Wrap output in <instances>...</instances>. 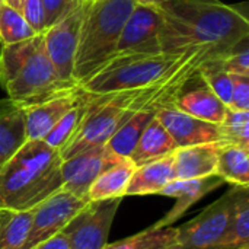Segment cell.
<instances>
[{
	"instance_id": "obj_1",
	"label": "cell",
	"mask_w": 249,
	"mask_h": 249,
	"mask_svg": "<svg viewBox=\"0 0 249 249\" xmlns=\"http://www.w3.org/2000/svg\"><path fill=\"white\" fill-rule=\"evenodd\" d=\"M159 9L162 53L181 54L197 48H213L228 54L249 38L247 12L220 0H169Z\"/></svg>"
},
{
	"instance_id": "obj_2",
	"label": "cell",
	"mask_w": 249,
	"mask_h": 249,
	"mask_svg": "<svg viewBox=\"0 0 249 249\" xmlns=\"http://www.w3.org/2000/svg\"><path fill=\"white\" fill-rule=\"evenodd\" d=\"M63 158L42 140H26L0 166V209L28 212L63 190Z\"/></svg>"
},
{
	"instance_id": "obj_3",
	"label": "cell",
	"mask_w": 249,
	"mask_h": 249,
	"mask_svg": "<svg viewBox=\"0 0 249 249\" xmlns=\"http://www.w3.org/2000/svg\"><path fill=\"white\" fill-rule=\"evenodd\" d=\"M0 85L7 98L23 108L77 88L60 80L47 54L42 32L20 42L1 45Z\"/></svg>"
},
{
	"instance_id": "obj_4",
	"label": "cell",
	"mask_w": 249,
	"mask_h": 249,
	"mask_svg": "<svg viewBox=\"0 0 249 249\" xmlns=\"http://www.w3.org/2000/svg\"><path fill=\"white\" fill-rule=\"evenodd\" d=\"M225 54L213 48H197L181 54H123L114 55L79 88L92 95L146 88L178 71Z\"/></svg>"
},
{
	"instance_id": "obj_5",
	"label": "cell",
	"mask_w": 249,
	"mask_h": 249,
	"mask_svg": "<svg viewBox=\"0 0 249 249\" xmlns=\"http://www.w3.org/2000/svg\"><path fill=\"white\" fill-rule=\"evenodd\" d=\"M133 0H88L74 54L73 82L80 86L114 57Z\"/></svg>"
},
{
	"instance_id": "obj_6",
	"label": "cell",
	"mask_w": 249,
	"mask_h": 249,
	"mask_svg": "<svg viewBox=\"0 0 249 249\" xmlns=\"http://www.w3.org/2000/svg\"><path fill=\"white\" fill-rule=\"evenodd\" d=\"M86 1L88 0H71L64 13L42 32L47 54L60 80L67 85H76L73 82L74 54L79 42Z\"/></svg>"
},
{
	"instance_id": "obj_7",
	"label": "cell",
	"mask_w": 249,
	"mask_h": 249,
	"mask_svg": "<svg viewBox=\"0 0 249 249\" xmlns=\"http://www.w3.org/2000/svg\"><path fill=\"white\" fill-rule=\"evenodd\" d=\"M238 185L223 194L200 214L178 228L177 242L171 249H214L223 236L235 204Z\"/></svg>"
},
{
	"instance_id": "obj_8",
	"label": "cell",
	"mask_w": 249,
	"mask_h": 249,
	"mask_svg": "<svg viewBox=\"0 0 249 249\" xmlns=\"http://www.w3.org/2000/svg\"><path fill=\"white\" fill-rule=\"evenodd\" d=\"M123 198L88 201L61 231L70 249H104Z\"/></svg>"
},
{
	"instance_id": "obj_9",
	"label": "cell",
	"mask_w": 249,
	"mask_h": 249,
	"mask_svg": "<svg viewBox=\"0 0 249 249\" xmlns=\"http://www.w3.org/2000/svg\"><path fill=\"white\" fill-rule=\"evenodd\" d=\"M83 200L66 190H60L32 210L31 229L23 249H32L42 241L61 232L67 223L85 207Z\"/></svg>"
},
{
	"instance_id": "obj_10",
	"label": "cell",
	"mask_w": 249,
	"mask_h": 249,
	"mask_svg": "<svg viewBox=\"0 0 249 249\" xmlns=\"http://www.w3.org/2000/svg\"><path fill=\"white\" fill-rule=\"evenodd\" d=\"M162 13L159 7L134 4L120 35L114 55L156 54L160 50Z\"/></svg>"
},
{
	"instance_id": "obj_11",
	"label": "cell",
	"mask_w": 249,
	"mask_h": 249,
	"mask_svg": "<svg viewBox=\"0 0 249 249\" xmlns=\"http://www.w3.org/2000/svg\"><path fill=\"white\" fill-rule=\"evenodd\" d=\"M123 160L125 159L112 153L107 146L88 149L73 158L64 159L61 165L63 190L88 200V191L93 181L102 172Z\"/></svg>"
},
{
	"instance_id": "obj_12",
	"label": "cell",
	"mask_w": 249,
	"mask_h": 249,
	"mask_svg": "<svg viewBox=\"0 0 249 249\" xmlns=\"http://www.w3.org/2000/svg\"><path fill=\"white\" fill-rule=\"evenodd\" d=\"M156 118L166 128L177 149L194 144L222 142V133L217 124L191 117L177 109L174 105L158 109Z\"/></svg>"
},
{
	"instance_id": "obj_13",
	"label": "cell",
	"mask_w": 249,
	"mask_h": 249,
	"mask_svg": "<svg viewBox=\"0 0 249 249\" xmlns=\"http://www.w3.org/2000/svg\"><path fill=\"white\" fill-rule=\"evenodd\" d=\"M174 107L191 117L220 125L228 107L214 95L198 70L184 83L174 101Z\"/></svg>"
},
{
	"instance_id": "obj_14",
	"label": "cell",
	"mask_w": 249,
	"mask_h": 249,
	"mask_svg": "<svg viewBox=\"0 0 249 249\" xmlns=\"http://www.w3.org/2000/svg\"><path fill=\"white\" fill-rule=\"evenodd\" d=\"M83 90L74 88L44 102L25 107V133L28 140H44L55 124L79 102Z\"/></svg>"
},
{
	"instance_id": "obj_15",
	"label": "cell",
	"mask_w": 249,
	"mask_h": 249,
	"mask_svg": "<svg viewBox=\"0 0 249 249\" xmlns=\"http://www.w3.org/2000/svg\"><path fill=\"white\" fill-rule=\"evenodd\" d=\"M223 184H225L223 179L217 177L216 174L204 177V178H197V179H174L159 193V196L172 197L177 200V203L165 214V217H162L159 222H156L150 228L163 229V228L172 226L179 217H182L187 213L188 209H191L193 204H196L204 196L217 190Z\"/></svg>"
},
{
	"instance_id": "obj_16",
	"label": "cell",
	"mask_w": 249,
	"mask_h": 249,
	"mask_svg": "<svg viewBox=\"0 0 249 249\" xmlns=\"http://www.w3.org/2000/svg\"><path fill=\"white\" fill-rule=\"evenodd\" d=\"M223 142L178 147L174 152L175 179H197L216 174L217 156Z\"/></svg>"
},
{
	"instance_id": "obj_17",
	"label": "cell",
	"mask_w": 249,
	"mask_h": 249,
	"mask_svg": "<svg viewBox=\"0 0 249 249\" xmlns=\"http://www.w3.org/2000/svg\"><path fill=\"white\" fill-rule=\"evenodd\" d=\"M174 179V153H171L160 159L136 166L127 185L125 196L159 194Z\"/></svg>"
},
{
	"instance_id": "obj_18",
	"label": "cell",
	"mask_w": 249,
	"mask_h": 249,
	"mask_svg": "<svg viewBox=\"0 0 249 249\" xmlns=\"http://www.w3.org/2000/svg\"><path fill=\"white\" fill-rule=\"evenodd\" d=\"M25 109L18 102L0 99V166L26 142Z\"/></svg>"
},
{
	"instance_id": "obj_19",
	"label": "cell",
	"mask_w": 249,
	"mask_h": 249,
	"mask_svg": "<svg viewBox=\"0 0 249 249\" xmlns=\"http://www.w3.org/2000/svg\"><path fill=\"white\" fill-rule=\"evenodd\" d=\"M175 150L177 146L172 137L155 115V118L142 133L134 150L130 155V160L134 163V166H140L147 162L168 156Z\"/></svg>"
},
{
	"instance_id": "obj_20",
	"label": "cell",
	"mask_w": 249,
	"mask_h": 249,
	"mask_svg": "<svg viewBox=\"0 0 249 249\" xmlns=\"http://www.w3.org/2000/svg\"><path fill=\"white\" fill-rule=\"evenodd\" d=\"M214 249H249V187H238L228 228Z\"/></svg>"
},
{
	"instance_id": "obj_21",
	"label": "cell",
	"mask_w": 249,
	"mask_h": 249,
	"mask_svg": "<svg viewBox=\"0 0 249 249\" xmlns=\"http://www.w3.org/2000/svg\"><path fill=\"white\" fill-rule=\"evenodd\" d=\"M158 109H160V108L152 105V107H146V108H142L140 111L134 112L114 133V136L108 140V143L105 146L117 156L130 159V155L134 150L142 133L144 131L147 124L155 118Z\"/></svg>"
},
{
	"instance_id": "obj_22",
	"label": "cell",
	"mask_w": 249,
	"mask_h": 249,
	"mask_svg": "<svg viewBox=\"0 0 249 249\" xmlns=\"http://www.w3.org/2000/svg\"><path fill=\"white\" fill-rule=\"evenodd\" d=\"M136 166L130 159H125L105 172H102L88 191L89 201H101L109 198L125 197V190Z\"/></svg>"
},
{
	"instance_id": "obj_23",
	"label": "cell",
	"mask_w": 249,
	"mask_h": 249,
	"mask_svg": "<svg viewBox=\"0 0 249 249\" xmlns=\"http://www.w3.org/2000/svg\"><path fill=\"white\" fill-rule=\"evenodd\" d=\"M216 175L223 182L249 187V149L223 142L217 156Z\"/></svg>"
},
{
	"instance_id": "obj_24",
	"label": "cell",
	"mask_w": 249,
	"mask_h": 249,
	"mask_svg": "<svg viewBox=\"0 0 249 249\" xmlns=\"http://www.w3.org/2000/svg\"><path fill=\"white\" fill-rule=\"evenodd\" d=\"M32 210L13 212L0 209V249H23L31 229Z\"/></svg>"
},
{
	"instance_id": "obj_25",
	"label": "cell",
	"mask_w": 249,
	"mask_h": 249,
	"mask_svg": "<svg viewBox=\"0 0 249 249\" xmlns=\"http://www.w3.org/2000/svg\"><path fill=\"white\" fill-rule=\"evenodd\" d=\"M89 98H90V93L83 90L79 102L55 124V127L45 136V139L42 142H45L50 147L61 152L64 149V146L71 140L74 133L79 130L82 120H83L86 109H88Z\"/></svg>"
},
{
	"instance_id": "obj_26",
	"label": "cell",
	"mask_w": 249,
	"mask_h": 249,
	"mask_svg": "<svg viewBox=\"0 0 249 249\" xmlns=\"http://www.w3.org/2000/svg\"><path fill=\"white\" fill-rule=\"evenodd\" d=\"M177 235L178 228H147L134 236L108 244L104 249H171L177 242Z\"/></svg>"
},
{
	"instance_id": "obj_27",
	"label": "cell",
	"mask_w": 249,
	"mask_h": 249,
	"mask_svg": "<svg viewBox=\"0 0 249 249\" xmlns=\"http://www.w3.org/2000/svg\"><path fill=\"white\" fill-rule=\"evenodd\" d=\"M36 35L28 25L20 10L3 3L0 6V42L1 45H10L25 41Z\"/></svg>"
},
{
	"instance_id": "obj_28",
	"label": "cell",
	"mask_w": 249,
	"mask_h": 249,
	"mask_svg": "<svg viewBox=\"0 0 249 249\" xmlns=\"http://www.w3.org/2000/svg\"><path fill=\"white\" fill-rule=\"evenodd\" d=\"M198 73L203 77V80L207 83V86L214 92V95L226 107H229L232 98V79L231 74L222 69L220 55L206 60L200 66Z\"/></svg>"
},
{
	"instance_id": "obj_29",
	"label": "cell",
	"mask_w": 249,
	"mask_h": 249,
	"mask_svg": "<svg viewBox=\"0 0 249 249\" xmlns=\"http://www.w3.org/2000/svg\"><path fill=\"white\" fill-rule=\"evenodd\" d=\"M222 142L249 149V111H236L228 108L220 123Z\"/></svg>"
},
{
	"instance_id": "obj_30",
	"label": "cell",
	"mask_w": 249,
	"mask_h": 249,
	"mask_svg": "<svg viewBox=\"0 0 249 249\" xmlns=\"http://www.w3.org/2000/svg\"><path fill=\"white\" fill-rule=\"evenodd\" d=\"M249 39V38H248ZM244 39L228 54L220 57L222 69L229 74L249 76V41Z\"/></svg>"
},
{
	"instance_id": "obj_31",
	"label": "cell",
	"mask_w": 249,
	"mask_h": 249,
	"mask_svg": "<svg viewBox=\"0 0 249 249\" xmlns=\"http://www.w3.org/2000/svg\"><path fill=\"white\" fill-rule=\"evenodd\" d=\"M232 98L228 108L236 111H249V76L231 74Z\"/></svg>"
},
{
	"instance_id": "obj_32",
	"label": "cell",
	"mask_w": 249,
	"mask_h": 249,
	"mask_svg": "<svg viewBox=\"0 0 249 249\" xmlns=\"http://www.w3.org/2000/svg\"><path fill=\"white\" fill-rule=\"evenodd\" d=\"M20 13L35 34H41L45 31V13L41 0H23L20 6Z\"/></svg>"
},
{
	"instance_id": "obj_33",
	"label": "cell",
	"mask_w": 249,
	"mask_h": 249,
	"mask_svg": "<svg viewBox=\"0 0 249 249\" xmlns=\"http://www.w3.org/2000/svg\"><path fill=\"white\" fill-rule=\"evenodd\" d=\"M41 1L45 13V25L48 28L64 13V10L67 9L71 0H41Z\"/></svg>"
},
{
	"instance_id": "obj_34",
	"label": "cell",
	"mask_w": 249,
	"mask_h": 249,
	"mask_svg": "<svg viewBox=\"0 0 249 249\" xmlns=\"http://www.w3.org/2000/svg\"><path fill=\"white\" fill-rule=\"evenodd\" d=\"M32 249H70V245H69L66 235L63 232H58L54 236L42 241L41 244H38Z\"/></svg>"
},
{
	"instance_id": "obj_35",
	"label": "cell",
	"mask_w": 249,
	"mask_h": 249,
	"mask_svg": "<svg viewBox=\"0 0 249 249\" xmlns=\"http://www.w3.org/2000/svg\"><path fill=\"white\" fill-rule=\"evenodd\" d=\"M136 4H142V6H153V7H160L165 3H168L169 0H133Z\"/></svg>"
},
{
	"instance_id": "obj_36",
	"label": "cell",
	"mask_w": 249,
	"mask_h": 249,
	"mask_svg": "<svg viewBox=\"0 0 249 249\" xmlns=\"http://www.w3.org/2000/svg\"><path fill=\"white\" fill-rule=\"evenodd\" d=\"M3 3H4V0H0V6H1Z\"/></svg>"
}]
</instances>
